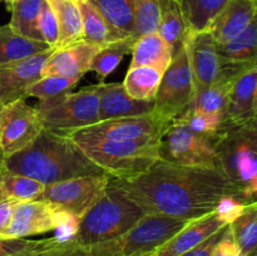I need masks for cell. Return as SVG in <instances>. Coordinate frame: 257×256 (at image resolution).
Here are the masks:
<instances>
[{"label": "cell", "instance_id": "obj_50", "mask_svg": "<svg viewBox=\"0 0 257 256\" xmlns=\"http://www.w3.org/2000/svg\"><path fill=\"white\" fill-rule=\"evenodd\" d=\"M2 109H3V104H2V103H0V112H2ZM0 155H3L2 151H0Z\"/></svg>", "mask_w": 257, "mask_h": 256}, {"label": "cell", "instance_id": "obj_21", "mask_svg": "<svg viewBox=\"0 0 257 256\" xmlns=\"http://www.w3.org/2000/svg\"><path fill=\"white\" fill-rule=\"evenodd\" d=\"M257 13L253 0H230L213 18L207 30L217 44L235 39L251 23Z\"/></svg>", "mask_w": 257, "mask_h": 256}, {"label": "cell", "instance_id": "obj_33", "mask_svg": "<svg viewBox=\"0 0 257 256\" xmlns=\"http://www.w3.org/2000/svg\"><path fill=\"white\" fill-rule=\"evenodd\" d=\"M231 233L245 256L257 253V203L248 205L242 216L230 225Z\"/></svg>", "mask_w": 257, "mask_h": 256}, {"label": "cell", "instance_id": "obj_25", "mask_svg": "<svg viewBox=\"0 0 257 256\" xmlns=\"http://www.w3.org/2000/svg\"><path fill=\"white\" fill-rule=\"evenodd\" d=\"M54 12L59 29L57 48H65L83 40V23L79 5L72 0H47Z\"/></svg>", "mask_w": 257, "mask_h": 256}, {"label": "cell", "instance_id": "obj_31", "mask_svg": "<svg viewBox=\"0 0 257 256\" xmlns=\"http://www.w3.org/2000/svg\"><path fill=\"white\" fill-rule=\"evenodd\" d=\"M230 0H180L181 9L190 32L207 29L213 18Z\"/></svg>", "mask_w": 257, "mask_h": 256}, {"label": "cell", "instance_id": "obj_24", "mask_svg": "<svg viewBox=\"0 0 257 256\" xmlns=\"http://www.w3.org/2000/svg\"><path fill=\"white\" fill-rule=\"evenodd\" d=\"M157 33L167 44H170L173 54L183 44L188 28L178 0H160Z\"/></svg>", "mask_w": 257, "mask_h": 256}, {"label": "cell", "instance_id": "obj_20", "mask_svg": "<svg viewBox=\"0 0 257 256\" xmlns=\"http://www.w3.org/2000/svg\"><path fill=\"white\" fill-rule=\"evenodd\" d=\"M99 95V119L137 117L153 112L155 102L133 99L125 92L123 83H99L95 84Z\"/></svg>", "mask_w": 257, "mask_h": 256}, {"label": "cell", "instance_id": "obj_27", "mask_svg": "<svg viewBox=\"0 0 257 256\" xmlns=\"http://www.w3.org/2000/svg\"><path fill=\"white\" fill-rule=\"evenodd\" d=\"M163 73V70L151 65L131 68L123 82L125 92L136 100L155 102Z\"/></svg>", "mask_w": 257, "mask_h": 256}, {"label": "cell", "instance_id": "obj_41", "mask_svg": "<svg viewBox=\"0 0 257 256\" xmlns=\"http://www.w3.org/2000/svg\"><path fill=\"white\" fill-rule=\"evenodd\" d=\"M38 29L42 37V40L49 47L57 48L59 42V29H58V22L55 18L54 12L45 0L43 5L42 13H40L39 22H38Z\"/></svg>", "mask_w": 257, "mask_h": 256}, {"label": "cell", "instance_id": "obj_13", "mask_svg": "<svg viewBox=\"0 0 257 256\" xmlns=\"http://www.w3.org/2000/svg\"><path fill=\"white\" fill-rule=\"evenodd\" d=\"M55 49L50 47L0 69V103L3 105L28 97L32 85L42 78L43 69Z\"/></svg>", "mask_w": 257, "mask_h": 256}, {"label": "cell", "instance_id": "obj_40", "mask_svg": "<svg viewBox=\"0 0 257 256\" xmlns=\"http://www.w3.org/2000/svg\"><path fill=\"white\" fill-rule=\"evenodd\" d=\"M252 203V202H251ZM250 203L246 202L241 196L226 195L217 202L215 208V213L217 217L226 225H231L235 222L240 216L243 215L246 208Z\"/></svg>", "mask_w": 257, "mask_h": 256}, {"label": "cell", "instance_id": "obj_54", "mask_svg": "<svg viewBox=\"0 0 257 256\" xmlns=\"http://www.w3.org/2000/svg\"><path fill=\"white\" fill-rule=\"evenodd\" d=\"M252 256H257V253H255V255H252Z\"/></svg>", "mask_w": 257, "mask_h": 256}, {"label": "cell", "instance_id": "obj_22", "mask_svg": "<svg viewBox=\"0 0 257 256\" xmlns=\"http://www.w3.org/2000/svg\"><path fill=\"white\" fill-rule=\"evenodd\" d=\"M102 14L109 29L112 40L135 38L136 20L133 0H89Z\"/></svg>", "mask_w": 257, "mask_h": 256}, {"label": "cell", "instance_id": "obj_17", "mask_svg": "<svg viewBox=\"0 0 257 256\" xmlns=\"http://www.w3.org/2000/svg\"><path fill=\"white\" fill-rule=\"evenodd\" d=\"M102 47L85 40H79L65 48H57L48 59L42 78L58 75L65 78H80L90 70V64Z\"/></svg>", "mask_w": 257, "mask_h": 256}, {"label": "cell", "instance_id": "obj_2", "mask_svg": "<svg viewBox=\"0 0 257 256\" xmlns=\"http://www.w3.org/2000/svg\"><path fill=\"white\" fill-rule=\"evenodd\" d=\"M4 167L43 185L83 176L105 175L68 136L45 128L32 145L4 158Z\"/></svg>", "mask_w": 257, "mask_h": 256}, {"label": "cell", "instance_id": "obj_26", "mask_svg": "<svg viewBox=\"0 0 257 256\" xmlns=\"http://www.w3.org/2000/svg\"><path fill=\"white\" fill-rule=\"evenodd\" d=\"M50 48L44 42L28 39L13 32L9 25H0V69Z\"/></svg>", "mask_w": 257, "mask_h": 256}, {"label": "cell", "instance_id": "obj_18", "mask_svg": "<svg viewBox=\"0 0 257 256\" xmlns=\"http://www.w3.org/2000/svg\"><path fill=\"white\" fill-rule=\"evenodd\" d=\"M226 223H223L215 211L208 215L202 216L196 220H191L185 227L178 231L173 237L166 243H163L161 247H158L152 256H181L187 251L197 247L206 240L222 230Z\"/></svg>", "mask_w": 257, "mask_h": 256}, {"label": "cell", "instance_id": "obj_5", "mask_svg": "<svg viewBox=\"0 0 257 256\" xmlns=\"http://www.w3.org/2000/svg\"><path fill=\"white\" fill-rule=\"evenodd\" d=\"M190 221L147 213L130 231L112 240L80 247L82 256H147L167 242Z\"/></svg>", "mask_w": 257, "mask_h": 256}, {"label": "cell", "instance_id": "obj_19", "mask_svg": "<svg viewBox=\"0 0 257 256\" xmlns=\"http://www.w3.org/2000/svg\"><path fill=\"white\" fill-rule=\"evenodd\" d=\"M257 90V68L238 75L228 93L225 127H241L255 115V97Z\"/></svg>", "mask_w": 257, "mask_h": 256}, {"label": "cell", "instance_id": "obj_8", "mask_svg": "<svg viewBox=\"0 0 257 256\" xmlns=\"http://www.w3.org/2000/svg\"><path fill=\"white\" fill-rule=\"evenodd\" d=\"M160 160L191 167L218 168L215 137L200 135L176 118L160 138Z\"/></svg>", "mask_w": 257, "mask_h": 256}, {"label": "cell", "instance_id": "obj_30", "mask_svg": "<svg viewBox=\"0 0 257 256\" xmlns=\"http://www.w3.org/2000/svg\"><path fill=\"white\" fill-rule=\"evenodd\" d=\"M45 185L28 176L19 175L3 168L0 173V195L17 202L39 200Z\"/></svg>", "mask_w": 257, "mask_h": 256}, {"label": "cell", "instance_id": "obj_48", "mask_svg": "<svg viewBox=\"0 0 257 256\" xmlns=\"http://www.w3.org/2000/svg\"><path fill=\"white\" fill-rule=\"evenodd\" d=\"M72 2H74L75 4H82V3L88 2V0H72Z\"/></svg>", "mask_w": 257, "mask_h": 256}, {"label": "cell", "instance_id": "obj_7", "mask_svg": "<svg viewBox=\"0 0 257 256\" xmlns=\"http://www.w3.org/2000/svg\"><path fill=\"white\" fill-rule=\"evenodd\" d=\"M45 130L68 135L99 122V95L90 85L74 93L42 99L35 105Z\"/></svg>", "mask_w": 257, "mask_h": 256}, {"label": "cell", "instance_id": "obj_1", "mask_svg": "<svg viewBox=\"0 0 257 256\" xmlns=\"http://www.w3.org/2000/svg\"><path fill=\"white\" fill-rule=\"evenodd\" d=\"M115 181L146 213L186 221L213 212L226 195L243 198L240 188L218 168L180 166L161 160L136 177Z\"/></svg>", "mask_w": 257, "mask_h": 256}, {"label": "cell", "instance_id": "obj_35", "mask_svg": "<svg viewBox=\"0 0 257 256\" xmlns=\"http://www.w3.org/2000/svg\"><path fill=\"white\" fill-rule=\"evenodd\" d=\"M60 245L54 237L44 240L0 238V256H32Z\"/></svg>", "mask_w": 257, "mask_h": 256}, {"label": "cell", "instance_id": "obj_43", "mask_svg": "<svg viewBox=\"0 0 257 256\" xmlns=\"http://www.w3.org/2000/svg\"><path fill=\"white\" fill-rule=\"evenodd\" d=\"M227 226H225L222 230H220L218 232H216L215 235L211 236L208 240H206L205 242H202L201 245H198L197 247L187 251V252L183 253V255H181V256H211L212 255V251H213V248H215L216 243H217L218 241H220V238L222 237V235L225 233Z\"/></svg>", "mask_w": 257, "mask_h": 256}, {"label": "cell", "instance_id": "obj_44", "mask_svg": "<svg viewBox=\"0 0 257 256\" xmlns=\"http://www.w3.org/2000/svg\"><path fill=\"white\" fill-rule=\"evenodd\" d=\"M18 203L19 202H17V201L10 200V198H7L0 195V237H2L4 231L9 226L14 208Z\"/></svg>", "mask_w": 257, "mask_h": 256}, {"label": "cell", "instance_id": "obj_45", "mask_svg": "<svg viewBox=\"0 0 257 256\" xmlns=\"http://www.w3.org/2000/svg\"><path fill=\"white\" fill-rule=\"evenodd\" d=\"M32 256H82L80 255L79 246L75 242L60 243L50 250L43 251V252L35 253Z\"/></svg>", "mask_w": 257, "mask_h": 256}, {"label": "cell", "instance_id": "obj_52", "mask_svg": "<svg viewBox=\"0 0 257 256\" xmlns=\"http://www.w3.org/2000/svg\"><path fill=\"white\" fill-rule=\"evenodd\" d=\"M255 202L257 203V196H256V198H255Z\"/></svg>", "mask_w": 257, "mask_h": 256}, {"label": "cell", "instance_id": "obj_12", "mask_svg": "<svg viewBox=\"0 0 257 256\" xmlns=\"http://www.w3.org/2000/svg\"><path fill=\"white\" fill-rule=\"evenodd\" d=\"M171 123L165 122L157 115L150 113L137 117L114 118L99 120L95 124L68 133L70 138H88V140L127 141L143 137H162Z\"/></svg>", "mask_w": 257, "mask_h": 256}, {"label": "cell", "instance_id": "obj_15", "mask_svg": "<svg viewBox=\"0 0 257 256\" xmlns=\"http://www.w3.org/2000/svg\"><path fill=\"white\" fill-rule=\"evenodd\" d=\"M221 75L236 79L247 70L257 68V13L250 24L225 44H217Z\"/></svg>", "mask_w": 257, "mask_h": 256}, {"label": "cell", "instance_id": "obj_55", "mask_svg": "<svg viewBox=\"0 0 257 256\" xmlns=\"http://www.w3.org/2000/svg\"><path fill=\"white\" fill-rule=\"evenodd\" d=\"M147 256H152V253H151V255H147Z\"/></svg>", "mask_w": 257, "mask_h": 256}, {"label": "cell", "instance_id": "obj_47", "mask_svg": "<svg viewBox=\"0 0 257 256\" xmlns=\"http://www.w3.org/2000/svg\"><path fill=\"white\" fill-rule=\"evenodd\" d=\"M3 168H4V156L0 155V173H2Z\"/></svg>", "mask_w": 257, "mask_h": 256}, {"label": "cell", "instance_id": "obj_3", "mask_svg": "<svg viewBox=\"0 0 257 256\" xmlns=\"http://www.w3.org/2000/svg\"><path fill=\"white\" fill-rule=\"evenodd\" d=\"M146 215L145 210L112 177L102 197L80 218L73 242L85 247L112 240L130 231Z\"/></svg>", "mask_w": 257, "mask_h": 256}, {"label": "cell", "instance_id": "obj_49", "mask_svg": "<svg viewBox=\"0 0 257 256\" xmlns=\"http://www.w3.org/2000/svg\"><path fill=\"white\" fill-rule=\"evenodd\" d=\"M255 115H257V90H256V97H255Z\"/></svg>", "mask_w": 257, "mask_h": 256}, {"label": "cell", "instance_id": "obj_51", "mask_svg": "<svg viewBox=\"0 0 257 256\" xmlns=\"http://www.w3.org/2000/svg\"><path fill=\"white\" fill-rule=\"evenodd\" d=\"M4 2H7L8 4H9V3H12V2H14V0H4Z\"/></svg>", "mask_w": 257, "mask_h": 256}, {"label": "cell", "instance_id": "obj_28", "mask_svg": "<svg viewBox=\"0 0 257 256\" xmlns=\"http://www.w3.org/2000/svg\"><path fill=\"white\" fill-rule=\"evenodd\" d=\"M45 0H14L9 3V9L12 12L9 27L13 32L28 39L43 42L38 29L40 13Z\"/></svg>", "mask_w": 257, "mask_h": 256}, {"label": "cell", "instance_id": "obj_11", "mask_svg": "<svg viewBox=\"0 0 257 256\" xmlns=\"http://www.w3.org/2000/svg\"><path fill=\"white\" fill-rule=\"evenodd\" d=\"M43 128L38 112L28 105L25 99L3 105L0 112V151L4 158L32 145Z\"/></svg>", "mask_w": 257, "mask_h": 256}, {"label": "cell", "instance_id": "obj_9", "mask_svg": "<svg viewBox=\"0 0 257 256\" xmlns=\"http://www.w3.org/2000/svg\"><path fill=\"white\" fill-rule=\"evenodd\" d=\"M195 95L193 75L185 44L173 54L170 67L163 73L157 95L155 98L153 114L171 123L182 114Z\"/></svg>", "mask_w": 257, "mask_h": 256}, {"label": "cell", "instance_id": "obj_4", "mask_svg": "<svg viewBox=\"0 0 257 256\" xmlns=\"http://www.w3.org/2000/svg\"><path fill=\"white\" fill-rule=\"evenodd\" d=\"M70 140L92 162L118 180L136 177L160 160V137H143L127 141L88 138Z\"/></svg>", "mask_w": 257, "mask_h": 256}, {"label": "cell", "instance_id": "obj_53", "mask_svg": "<svg viewBox=\"0 0 257 256\" xmlns=\"http://www.w3.org/2000/svg\"><path fill=\"white\" fill-rule=\"evenodd\" d=\"M253 2H255V3H256V5H257V0H253Z\"/></svg>", "mask_w": 257, "mask_h": 256}, {"label": "cell", "instance_id": "obj_36", "mask_svg": "<svg viewBox=\"0 0 257 256\" xmlns=\"http://www.w3.org/2000/svg\"><path fill=\"white\" fill-rule=\"evenodd\" d=\"M80 80V78H65L58 75L43 77L32 85L28 92V97L38 98L39 100L49 99L69 92Z\"/></svg>", "mask_w": 257, "mask_h": 256}, {"label": "cell", "instance_id": "obj_6", "mask_svg": "<svg viewBox=\"0 0 257 256\" xmlns=\"http://www.w3.org/2000/svg\"><path fill=\"white\" fill-rule=\"evenodd\" d=\"M220 170L237 186L248 203L257 196V150L246 131L241 127H225L215 136Z\"/></svg>", "mask_w": 257, "mask_h": 256}, {"label": "cell", "instance_id": "obj_56", "mask_svg": "<svg viewBox=\"0 0 257 256\" xmlns=\"http://www.w3.org/2000/svg\"><path fill=\"white\" fill-rule=\"evenodd\" d=\"M0 2H2V0H0Z\"/></svg>", "mask_w": 257, "mask_h": 256}, {"label": "cell", "instance_id": "obj_16", "mask_svg": "<svg viewBox=\"0 0 257 256\" xmlns=\"http://www.w3.org/2000/svg\"><path fill=\"white\" fill-rule=\"evenodd\" d=\"M55 208L42 200L19 202L0 238H25L54 231Z\"/></svg>", "mask_w": 257, "mask_h": 256}, {"label": "cell", "instance_id": "obj_37", "mask_svg": "<svg viewBox=\"0 0 257 256\" xmlns=\"http://www.w3.org/2000/svg\"><path fill=\"white\" fill-rule=\"evenodd\" d=\"M136 20V35L157 32L160 20V0H133Z\"/></svg>", "mask_w": 257, "mask_h": 256}, {"label": "cell", "instance_id": "obj_38", "mask_svg": "<svg viewBox=\"0 0 257 256\" xmlns=\"http://www.w3.org/2000/svg\"><path fill=\"white\" fill-rule=\"evenodd\" d=\"M177 118L183 120L195 132L200 133V135L210 136V137H215L223 125V118L218 117V115L207 114V113L200 112V110L191 109V108H187Z\"/></svg>", "mask_w": 257, "mask_h": 256}, {"label": "cell", "instance_id": "obj_42", "mask_svg": "<svg viewBox=\"0 0 257 256\" xmlns=\"http://www.w3.org/2000/svg\"><path fill=\"white\" fill-rule=\"evenodd\" d=\"M211 256H245L231 233L230 225L227 226L220 241L216 243Z\"/></svg>", "mask_w": 257, "mask_h": 256}, {"label": "cell", "instance_id": "obj_14", "mask_svg": "<svg viewBox=\"0 0 257 256\" xmlns=\"http://www.w3.org/2000/svg\"><path fill=\"white\" fill-rule=\"evenodd\" d=\"M193 75L195 93L206 89L221 77V62L217 43L207 29L200 32L188 30L183 42Z\"/></svg>", "mask_w": 257, "mask_h": 256}, {"label": "cell", "instance_id": "obj_32", "mask_svg": "<svg viewBox=\"0 0 257 256\" xmlns=\"http://www.w3.org/2000/svg\"><path fill=\"white\" fill-rule=\"evenodd\" d=\"M136 40L137 39L135 38H127V39L114 40V42L108 43L107 45H103L93 58L90 70L97 73L100 79L104 80L108 75H110L117 69L124 55L132 53Z\"/></svg>", "mask_w": 257, "mask_h": 256}, {"label": "cell", "instance_id": "obj_10", "mask_svg": "<svg viewBox=\"0 0 257 256\" xmlns=\"http://www.w3.org/2000/svg\"><path fill=\"white\" fill-rule=\"evenodd\" d=\"M112 176H83L45 185L39 200L57 210H64L83 217L85 212L102 197Z\"/></svg>", "mask_w": 257, "mask_h": 256}, {"label": "cell", "instance_id": "obj_39", "mask_svg": "<svg viewBox=\"0 0 257 256\" xmlns=\"http://www.w3.org/2000/svg\"><path fill=\"white\" fill-rule=\"evenodd\" d=\"M80 218L64 210H57L54 212V236L59 243L73 242L79 230Z\"/></svg>", "mask_w": 257, "mask_h": 256}, {"label": "cell", "instance_id": "obj_57", "mask_svg": "<svg viewBox=\"0 0 257 256\" xmlns=\"http://www.w3.org/2000/svg\"><path fill=\"white\" fill-rule=\"evenodd\" d=\"M178 2H180V0H178Z\"/></svg>", "mask_w": 257, "mask_h": 256}, {"label": "cell", "instance_id": "obj_23", "mask_svg": "<svg viewBox=\"0 0 257 256\" xmlns=\"http://www.w3.org/2000/svg\"><path fill=\"white\" fill-rule=\"evenodd\" d=\"M173 58V50L170 44L161 38L157 32L141 35L132 48L131 68L151 65L165 72L170 67Z\"/></svg>", "mask_w": 257, "mask_h": 256}, {"label": "cell", "instance_id": "obj_29", "mask_svg": "<svg viewBox=\"0 0 257 256\" xmlns=\"http://www.w3.org/2000/svg\"><path fill=\"white\" fill-rule=\"evenodd\" d=\"M233 82H235V79L221 75L217 82L213 83L212 85L195 93L192 102L188 108L207 113V114L218 115L225 120L228 93H230Z\"/></svg>", "mask_w": 257, "mask_h": 256}, {"label": "cell", "instance_id": "obj_34", "mask_svg": "<svg viewBox=\"0 0 257 256\" xmlns=\"http://www.w3.org/2000/svg\"><path fill=\"white\" fill-rule=\"evenodd\" d=\"M78 5L82 14L83 40L99 47L113 42L104 18L95 9L94 5L89 0Z\"/></svg>", "mask_w": 257, "mask_h": 256}, {"label": "cell", "instance_id": "obj_46", "mask_svg": "<svg viewBox=\"0 0 257 256\" xmlns=\"http://www.w3.org/2000/svg\"><path fill=\"white\" fill-rule=\"evenodd\" d=\"M245 128L246 131H247L248 135H250L251 140H252L253 145H255L257 150V115L253 119H251L247 124H245Z\"/></svg>", "mask_w": 257, "mask_h": 256}]
</instances>
